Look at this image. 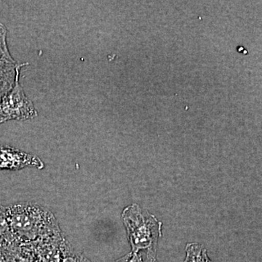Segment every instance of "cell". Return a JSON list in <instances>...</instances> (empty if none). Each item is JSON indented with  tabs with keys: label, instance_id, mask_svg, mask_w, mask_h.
I'll list each match as a JSON object with an SVG mask.
<instances>
[{
	"label": "cell",
	"instance_id": "6",
	"mask_svg": "<svg viewBox=\"0 0 262 262\" xmlns=\"http://www.w3.org/2000/svg\"><path fill=\"white\" fill-rule=\"evenodd\" d=\"M27 63L19 64L15 60L0 59V101L13 89L20 70Z\"/></svg>",
	"mask_w": 262,
	"mask_h": 262
},
{
	"label": "cell",
	"instance_id": "4",
	"mask_svg": "<svg viewBox=\"0 0 262 262\" xmlns=\"http://www.w3.org/2000/svg\"><path fill=\"white\" fill-rule=\"evenodd\" d=\"M28 167L42 169L45 164L35 155L11 146L0 145V170H19Z\"/></svg>",
	"mask_w": 262,
	"mask_h": 262
},
{
	"label": "cell",
	"instance_id": "7",
	"mask_svg": "<svg viewBox=\"0 0 262 262\" xmlns=\"http://www.w3.org/2000/svg\"><path fill=\"white\" fill-rule=\"evenodd\" d=\"M8 225L6 206L0 204V248L6 249L18 244Z\"/></svg>",
	"mask_w": 262,
	"mask_h": 262
},
{
	"label": "cell",
	"instance_id": "5",
	"mask_svg": "<svg viewBox=\"0 0 262 262\" xmlns=\"http://www.w3.org/2000/svg\"><path fill=\"white\" fill-rule=\"evenodd\" d=\"M66 239L63 232L31 243L34 253L41 262H61L62 246Z\"/></svg>",
	"mask_w": 262,
	"mask_h": 262
},
{
	"label": "cell",
	"instance_id": "1",
	"mask_svg": "<svg viewBox=\"0 0 262 262\" xmlns=\"http://www.w3.org/2000/svg\"><path fill=\"white\" fill-rule=\"evenodd\" d=\"M6 215L10 230L20 244H31L62 232L53 213L35 203L6 206Z\"/></svg>",
	"mask_w": 262,
	"mask_h": 262
},
{
	"label": "cell",
	"instance_id": "11",
	"mask_svg": "<svg viewBox=\"0 0 262 262\" xmlns=\"http://www.w3.org/2000/svg\"><path fill=\"white\" fill-rule=\"evenodd\" d=\"M3 120H2L1 117H0V125H1V124H3Z\"/></svg>",
	"mask_w": 262,
	"mask_h": 262
},
{
	"label": "cell",
	"instance_id": "8",
	"mask_svg": "<svg viewBox=\"0 0 262 262\" xmlns=\"http://www.w3.org/2000/svg\"><path fill=\"white\" fill-rule=\"evenodd\" d=\"M184 262H213L208 257L204 246L196 243L186 246V258Z\"/></svg>",
	"mask_w": 262,
	"mask_h": 262
},
{
	"label": "cell",
	"instance_id": "3",
	"mask_svg": "<svg viewBox=\"0 0 262 262\" xmlns=\"http://www.w3.org/2000/svg\"><path fill=\"white\" fill-rule=\"evenodd\" d=\"M19 79L20 77L9 94L0 101V117L3 123L10 120L23 121L37 117V110L26 96Z\"/></svg>",
	"mask_w": 262,
	"mask_h": 262
},
{
	"label": "cell",
	"instance_id": "2",
	"mask_svg": "<svg viewBox=\"0 0 262 262\" xmlns=\"http://www.w3.org/2000/svg\"><path fill=\"white\" fill-rule=\"evenodd\" d=\"M122 220L126 228L132 251L146 253V262H157L158 239L162 236V223L139 205L132 204L123 210Z\"/></svg>",
	"mask_w": 262,
	"mask_h": 262
},
{
	"label": "cell",
	"instance_id": "10",
	"mask_svg": "<svg viewBox=\"0 0 262 262\" xmlns=\"http://www.w3.org/2000/svg\"><path fill=\"white\" fill-rule=\"evenodd\" d=\"M0 262H9L8 261V258H7L5 251H3V249L2 248H0Z\"/></svg>",
	"mask_w": 262,
	"mask_h": 262
},
{
	"label": "cell",
	"instance_id": "9",
	"mask_svg": "<svg viewBox=\"0 0 262 262\" xmlns=\"http://www.w3.org/2000/svg\"><path fill=\"white\" fill-rule=\"evenodd\" d=\"M7 33V29L4 24L0 23V59L14 60L8 48Z\"/></svg>",
	"mask_w": 262,
	"mask_h": 262
}]
</instances>
